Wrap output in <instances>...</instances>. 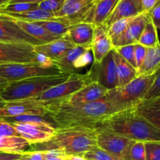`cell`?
I'll return each mask as SVG.
<instances>
[{"label": "cell", "instance_id": "1", "mask_svg": "<svg viewBox=\"0 0 160 160\" xmlns=\"http://www.w3.org/2000/svg\"><path fill=\"white\" fill-rule=\"evenodd\" d=\"M112 113V108L104 98L85 104H71L61 99L48 102L46 106V116L52 120L56 128L95 130Z\"/></svg>", "mask_w": 160, "mask_h": 160}, {"label": "cell", "instance_id": "2", "mask_svg": "<svg viewBox=\"0 0 160 160\" xmlns=\"http://www.w3.org/2000/svg\"><path fill=\"white\" fill-rule=\"evenodd\" d=\"M97 145L95 129L83 128H56L52 139L45 143L32 145L30 151L59 149L67 156H82L91 148Z\"/></svg>", "mask_w": 160, "mask_h": 160}, {"label": "cell", "instance_id": "3", "mask_svg": "<svg viewBox=\"0 0 160 160\" xmlns=\"http://www.w3.org/2000/svg\"><path fill=\"white\" fill-rule=\"evenodd\" d=\"M101 124L106 125L130 140L160 142V130L142 118L134 107L112 113Z\"/></svg>", "mask_w": 160, "mask_h": 160}, {"label": "cell", "instance_id": "4", "mask_svg": "<svg viewBox=\"0 0 160 160\" xmlns=\"http://www.w3.org/2000/svg\"><path fill=\"white\" fill-rule=\"evenodd\" d=\"M73 73H62L56 75L35 77L9 83L0 92V97L5 102L36 98L48 89L68 80Z\"/></svg>", "mask_w": 160, "mask_h": 160}, {"label": "cell", "instance_id": "5", "mask_svg": "<svg viewBox=\"0 0 160 160\" xmlns=\"http://www.w3.org/2000/svg\"><path fill=\"white\" fill-rule=\"evenodd\" d=\"M155 76L156 73L148 76H138L126 85L108 91L104 98L112 108V113L134 107L142 101Z\"/></svg>", "mask_w": 160, "mask_h": 160}, {"label": "cell", "instance_id": "6", "mask_svg": "<svg viewBox=\"0 0 160 160\" xmlns=\"http://www.w3.org/2000/svg\"><path fill=\"white\" fill-rule=\"evenodd\" d=\"M65 73L57 67L44 68L35 62L0 63V77L9 83L35 78V77L56 75Z\"/></svg>", "mask_w": 160, "mask_h": 160}, {"label": "cell", "instance_id": "7", "mask_svg": "<svg viewBox=\"0 0 160 160\" xmlns=\"http://www.w3.org/2000/svg\"><path fill=\"white\" fill-rule=\"evenodd\" d=\"M92 81H95V78L92 68L84 74L74 73L68 80L48 89L37 97L36 99L45 102L64 99Z\"/></svg>", "mask_w": 160, "mask_h": 160}, {"label": "cell", "instance_id": "8", "mask_svg": "<svg viewBox=\"0 0 160 160\" xmlns=\"http://www.w3.org/2000/svg\"><path fill=\"white\" fill-rule=\"evenodd\" d=\"M95 135L97 146L120 160H123L128 146L132 142L104 124H100L95 128Z\"/></svg>", "mask_w": 160, "mask_h": 160}, {"label": "cell", "instance_id": "9", "mask_svg": "<svg viewBox=\"0 0 160 160\" xmlns=\"http://www.w3.org/2000/svg\"><path fill=\"white\" fill-rule=\"evenodd\" d=\"M10 124L19 135L24 138L31 145L48 142L56 133V128L47 121H33Z\"/></svg>", "mask_w": 160, "mask_h": 160}, {"label": "cell", "instance_id": "10", "mask_svg": "<svg viewBox=\"0 0 160 160\" xmlns=\"http://www.w3.org/2000/svg\"><path fill=\"white\" fill-rule=\"evenodd\" d=\"M48 102L39 101L36 98L6 102L0 109V120L17 116L31 115L42 117L46 116V106Z\"/></svg>", "mask_w": 160, "mask_h": 160}, {"label": "cell", "instance_id": "11", "mask_svg": "<svg viewBox=\"0 0 160 160\" xmlns=\"http://www.w3.org/2000/svg\"><path fill=\"white\" fill-rule=\"evenodd\" d=\"M35 56L34 45L0 42V63L33 62Z\"/></svg>", "mask_w": 160, "mask_h": 160}, {"label": "cell", "instance_id": "12", "mask_svg": "<svg viewBox=\"0 0 160 160\" xmlns=\"http://www.w3.org/2000/svg\"><path fill=\"white\" fill-rule=\"evenodd\" d=\"M0 42L29 44L34 46L42 44L25 33L11 17L2 13H0Z\"/></svg>", "mask_w": 160, "mask_h": 160}, {"label": "cell", "instance_id": "13", "mask_svg": "<svg viewBox=\"0 0 160 160\" xmlns=\"http://www.w3.org/2000/svg\"><path fill=\"white\" fill-rule=\"evenodd\" d=\"M95 81L107 90L118 87L117 68L112 50H111L99 62L92 63Z\"/></svg>", "mask_w": 160, "mask_h": 160}, {"label": "cell", "instance_id": "14", "mask_svg": "<svg viewBox=\"0 0 160 160\" xmlns=\"http://www.w3.org/2000/svg\"><path fill=\"white\" fill-rule=\"evenodd\" d=\"M112 49L113 47L108 35V27L104 23L95 26L93 38L91 43L94 62H99Z\"/></svg>", "mask_w": 160, "mask_h": 160}, {"label": "cell", "instance_id": "15", "mask_svg": "<svg viewBox=\"0 0 160 160\" xmlns=\"http://www.w3.org/2000/svg\"><path fill=\"white\" fill-rule=\"evenodd\" d=\"M108 91L97 81H92L74 94L64 98V100L71 104L93 102L104 98Z\"/></svg>", "mask_w": 160, "mask_h": 160}, {"label": "cell", "instance_id": "16", "mask_svg": "<svg viewBox=\"0 0 160 160\" xmlns=\"http://www.w3.org/2000/svg\"><path fill=\"white\" fill-rule=\"evenodd\" d=\"M95 26L88 22H79L71 24L63 36L71 43L78 46L91 45L93 38Z\"/></svg>", "mask_w": 160, "mask_h": 160}, {"label": "cell", "instance_id": "17", "mask_svg": "<svg viewBox=\"0 0 160 160\" xmlns=\"http://www.w3.org/2000/svg\"><path fill=\"white\" fill-rule=\"evenodd\" d=\"M74 46L75 45L68 39L65 37H62L48 43L34 45V48L36 52L42 53L52 59L53 62H56Z\"/></svg>", "mask_w": 160, "mask_h": 160}, {"label": "cell", "instance_id": "18", "mask_svg": "<svg viewBox=\"0 0 160 160\" xmlns=\"http://www.w3.org/2000/svg\"><path fill=\"white\" fill-rule=\"evenodd\" d=\"M134 109L142 118L160 130V97L142 99Z\"/></svg>", "mask_w": 160, "mask_h": 160}, {"label": "cell", "instance_id": "19", "mask_svg": "<svg viewBox=\"0 0 160 160\" xmlns=\"http://www.w3.org/2000/svg\"><path fill=\"white\" fill-rule=\"evenodd\" d=\"M139 13L140 12L137 9L132 0H119L114 9L111 12L110 16L105 22L104 24H106L107 27H109L112 23L117 20H122V19L131 18Z\"/></svg>", "mask_w": 160, "mask_h": 160}, {"label": "cell", "instance_id": "20", "mask_svg": "<svg viewBox=\"0 0 160 160\" xmlns=\"http://www.w3.org/2000/svg\"><path fill=\"white\" fill-rule=\"evenodd\" d=\"M160 65V46L147 48L146 54L143 62L137 70L138 76H148L154 74L159 70Z\"/></svg>", "mask_w": 160, "mask_h": 160}, {"label": "cell", "instance_id": "21", "mask_svg": "<svg viewBox=\"0 0 160 160\" xmlns=\"http://www.w3.org/2000/svg\"><path fill=\"white\" fill-rule=\"evenodd\" d=\"M114 60L117 68L118 87H122L131 82L138 77L137 70L123 59L117 52L112 49Z\"/></svg>", "mask_w": 160, "mask_h": 160}, {"label": "cell", "instance_id": "22", "mask_svg": "<svg viewBox=\"0 0 160 160\" xmlns=\"http://www.w3.org/2000/svg\"><path fill=\"white\" fill-rule=\"evenodd\" d=\"M12 20L25 33L37 39L38 41L42 42V44L48 43V42L56 40V39L60 38L52 34L47 30H45L43 27L40 26L34 22L22 21V20H14V19H12Z\"/></svg>", "mask_w": 160, "mask_h": 160}, {"label": "cell", "instance_id": "23", "mask_svg": "<svg viewBox=\"0 0 160 160\" xmlns=\"http://www.w3.org/2000/svg\"><path fill=\"white\" fill-rule=\"evenodd\" d=\"M119 0H97L94 6L92 23L94 26L103 24L107 20Z\"/></svg>", "mask_w": 160, "mask_h": 160}, {"label": "cell", "instance_id": "24", "mask_svg": "<svg viewBox=\"0 0 160 160\" xmlns=\"http://www.w3.org/2000/svg\"><path fill=\"white\" fill-rule=\"evenodd\" d=\"M91 48V45L88 46H78L75 45L73 48L67 52L61 59L54 62L55 65L65 73H75L73 70V63L88 48Z\"/></svg>", "mask_w": 160, "mask_h": 160}, {"label": "cell", "instance_id": "25", "mask_svg": "<svg viewBox=\"0 0 160 160\" xmlns=\"http://www.w3.org/2000/svg\"><path fill=\"white\" fill-rule=\"evenodd\" d=\"M29 143L21 137L7 136L0 138V152L21 154L29 148Z\"/></svg>", "mask_w": 160, "mask_h": 160}, {"label": "cell", "instance_id": "26", "mask_svg": "<svg viewBox=\"0 0 160 160\" xmlns=\"http://www.w3.org/2000/svg\"><path fill=\"white\" fill-rule=\"evenodd\" d=\"M34 23L43 27L48 32L59 38L63 37L67 34L69 27L72 24L67 18L62 17H57L55 20L34 21Z\"/></svg>", "mask_w": 160, "mask_h": 160}, {"label": "cell", "instance_id": "27", "mask_svg": "<svg viewBox=\"0 0 160 160\" xmlns=\"http://www.w3.org/2000/svg\"><path fill=\"white\" fill-rule=\"evenodd\" d=\"M7 17H11L14 20H22L27 22H34L41 21V20H55L57 17L56 15L52 12L41 9L39 8L34 9V10L28 11V12H21V13H2Z\"/></svg>", "mask_w": 160, "mask_h": 160}, {"label": "cell", "instance_id": "28", "mask_svg": "<svg viewBox=\"0 0 160 160\" xmlns=\"http://www.w3.org/2000/svg\"><path fill=\"white\" fill-rule=\"evenodd\" d=\"M148 20V14L145 12H141L130 20L127 27L126 33L134 44L137 43Z\"/></svg>", "mask_w": 160, "mask_h": 160}, {"label": "cell", "instance_id": "29", "mask_svg": "<svg viewBox=\"0 0 160 160\" xmlns=\"http://www.w3.org/2000/svg\"><path fill=\"white\" fill-rule=\"evenodd\" d=\"M137 43L146 48H152L159 45V39H158V31L151 21L149 17Z\"/></svg>", "mask_w": 160, "mask_h": 160}, {"label": "cell", "instance_id": "30", "mask_svg": "<svg viewBox=\"0 0 160 160\" xmlns=\"http://www.w3.org/2000/svg\"><path fill=\"white\" fill-rule=\"evenodd\" d=\"M131 18L122 19V20H117V21L112 23L110 26L108 27V35L110 38L113 48H117V45H118L119 41L121 38L122 34L126 30L128 23Z\"/></svg>", "mask_w": 160, "mask_h": 160}, {"label": "cell", "instance_id": "31", "mask_svg": "<svg viewBox=\"0 0 160 160\" xmlns=\"http://www.w3.org/2000/svg\"><path fill=\"white\" fill-rule=\"evenodd\" d=\"M123 160H145V142L132 141L125 152Z\"/></svg>", "mask_w": 160, "mask_h": 160}, {"label": "cell", "instance_id": "32", "mask_svg": "<svg viewBox=\"0 0 160 160\" xmlns=\"http://www.w3.org/2000/svg\"><path fill=\"white\" fill-rule=\"evenodd\" d=\"M38 3L15 2L7 3L0 7V13H21L38 9Z\"/></svg>", "mask_w": 160, "mask_h": 160}, {"label": "cell", "instance_id": "33", "mask_svg": "<svg viewBox=\"0 0 160 160\" xmlns=\"http://www.w3.org/2000/svg\"><path fill=\"white\" fill-rule=\"evenodd\" d=\"M82 156L85 160H120L97 145L91 148Z\"/></svg>", "mask_w": 160, "mask_h": 160}, {"label": "cell", "instance_id": "34", "mask_svg": "<svg viewBox=\"0 0 160 160\" xmlns=\"http://www.w3.org/2000/svg\"><path fill=\"white\" fill-rule=\"evenodd\" d=\"M114 50L128 63L131 64L134 68L137 70L135 58H134V44L118 47V48H114Z\"/></svg>", "mask_w": 160, "mask_h": 160}, {"label": "cell", "instance_id": "35", "mask_svg": "<svg viewBox=\"0 0 160 160\" xmlns=\"http://www.w3.org/2000/svg\"><path fill=\"white\" fill-rule=\"evenodd\" d=\"M145 160H160V142H145Z\"/></svg>", "mask_w": 160, "mask_h": 160}, {"label": "cell", "instance_id": "36", "mask_svg": "<svg viewBox=\"0 0 160 160\" xmlns=\"http://www.w3.org/2000/svg\"><path fill=\"white\" fill-rule=\"evenodd\" d=\"M160 97V73L159 70L156 72V76L152 83L150 84L147 89L143 99H149V98H158Z\"/></svg>", "mask_w": 160, "mask_h": 160}, {"label": "cell", "instance_id": "37", "mask_svg": "<svg viewBox=\"0 0 160 160\" xmlns=\"http://www.w3.org/2000/svg\"><path fill=\"white\" fill-rule=\"evenodd\" d=\"M64 2L65 0H44L38 3V8L56 15L60 8L62 7Z\"/></svg>", "mask_w": 160, "mask_h": 160}, {"label": "cell", "instance_id": "38", "mask_svg": "<svg viewBox=\"0 0 160 160\" xmlns=\"http://www.w3.org/2000/svg\"><path fill=\"white\" fill-rule=\"evenodd\" d=\"M94 62L93 55H92L91 48H88L86 52H84L78 59L73 63V70L75 73H77L76 70L79 69L84 68L87 66L92 64Z\"/></svg>", "mask_w": 160, "mask_h": 160}, {"label": "cell", "instance_id": "39", "mask_svg": "<svg viewBox=\"0 0 160 160\" xmlns=\"http://www.w3.org/2000/svg\"><path fill=\"white\" fill-rule=\"evenodd\" d=\"M7 136L20 137L10 123H7L3 120H0V138L7 137Z\"/></svg>", "mask_w": 160, "mask_h": 160}, {"label": "cell", "instance_id": "40", "mask_svg": "<svg viewBox=\"0 0 160 160\" xmlns=\"http://www.w3.org/2000/svg\"><path fill=\"white\" fill-rule=\"evenodd\" d=\"M147 48L142 45L135 43L134 44V58H135L136 66H137V70L139 68L141 64L143 62L145 59V54H146Z\"/></svg>", "mask_w": 160, "mask_h": 160}, {"label": "cell", "instance_id": "41", "mask_svg": "<svg viewBox=\"0 0 160 160\" xmlns=\"http://www.w3.org/2000/svg\"><path fill=\"white\" fill-rule=\"evenodd\" d=\"M34 62L38 64L39 66L44 67V68H50V67H56L52 59H51L49 57L45 56V55L39 52H36L35 59H34Z\"/></svg>", "mask_w": 160, "mask_h": 160}, {"label": "cell", "instance_id": "42", "mask_svg": "<svg viewBox=\"0 0 160 160\" xmlns=\"http://www.w3.org/2000/svg\"><path fill=\"white\" fill-rule=\"evenodd\" d=\"M148 14L151 21L152 22V23L158 31L160 28V2L157 3L148 12Z\"/></svg>", "mask_w": 160, "mask_h": 160}, {"label": "cell", "instance_id": "43", "mask_svg": "<svg viewBox=\"0 0 160 160\" xmlns=\"http://www.w3.org/2000/svg\"><path fill=\"white\" fill-rule=\"evenodd\" d=\"M21 158L24 160H45L43 151H30L27 150L21 153Z\"/></svg>", "mask_w": 160, "mask_h": 160}, {"label": "cell", "instance_id": "44", "mask_svg": "<svg viewBox=\"0 0 160 160\" xmlns=\"http://www.w3.org/2000/svg\"><path fill=\"white\" fill-rule=\"evenodd\" d=\"M159 2V0H142V12L148 13V12Z\"/></svg>", "mask_w": 160, "mask_h": 160}, {"label": "cell", "instance_id": "45", "mask_svg": "<svg viewBox=\"0 0 160 160\" xmlns=\"http://www.w3.org/2000/svg\"><path fill=\"white\" fill-rule=\"evenodd\" d=\"M21 154H13L0 152V160H17L20 159Z\"/></svg>", "mask_w": 160, "mask_h": 160}, {"label": "cell", "instance_id": "46", "mask_svg": "<svg viewBox=\"0 0 160 160\" xmlns=\"http://www.w3.org/2000/svg\"><path fill=\"white\" fill-rule=\"evenodd\" d=\"M44 0H11L9 3H15V2H29V3H38V4Z\"/></svg>", "mask_w": 160, "mask_h": 160}, {"label": "cell", "instance_id": "47", "mask_svg": "<svg viewBox=\"0 0 160 160\" xmlns=\"http://www.w3.org/2000/svg\"><path fill=\"white\" fill-rule=\"evenodd\" d=\"M9 83L6 81V79H4L3 78L0 77V92H2L8 85H9Z\"/></svg>", "mask_w": 160, "mask_h": 160}, {"label": "cell", "instance_id": "48", "mask_svg": "<svg viewBox=\"0 0 160 160\" xmlns=\"http://www.w3.org/2000/svg\"><path fill=\"white\" fill-rule=\"evenodd\" d=\"M133 2L134 3V5H135L136 8H137V9L138 10V12H142V0H132Z\"/></svg>", "mask_w": 160, "mask_h": 160}, {"label": "cell", "instance_id": "49", "mask_svg": "<svg viewBox=\"0 0 160 160\" xmlns=\"http://www.w3.org/2000/svg\"><path fill=\"white\" fill-rule=\"evenodd\" d=\"M66 160H85L81 156H68Z\"/></svg>", "mask_w": 160, "mask_h": 160}, {"label": "cell", "instance_id": "50", "mask_svg": "<svg viewBox=\"0 0 160 160\" xmlns=\"http://www.w3.org/2000/svg\"><path fill=\"white\" fill-rule=\"evenodd\" d=\"M10 1L11 0H0V7L9 3Z\"/></svg>", "mask_w": 160, "mask_h": 160}, {"label": "cell", "instance_id": "51", "mask_svg": "<svg viewBox=\"0 0 160 160\" xmlns=\"http://www.w3.org/2000/svg\"><path fill=\"white\" fill-rule=\"evenodd\" d=\"M5 104H6V102L0 97V109H2L5 106Z\"/></svg>", "mask_w": 160, "mask_h": 160}, {"label": "cell", "instance_id": "52", "mask_svg": "<svg viewBox=\"0 0 160 160\" xmlns=\"http://www.w3.org/2000/svg\"><path fill=\"white\" fill-rule=\"evenodd\" d=\"M67 158H53V159H49L46 160H66L67 159Z\"/></svg>", "mask_w": 160, "mask_h": 160}, {"label": "cell", "instance_id": "53", "mask_svg": "<svg viewBox=\"0 0 160 160\" xmlns=\"http://www.w3.org/2000/svg\"><path fill=\"white\" fill-rule=\"evenodd\" d=\"M17 160H24V159H23V158H21V156H20V159H17Z\"/></svg>", "mask_w": 160, "mask_h": 160}]
</instances>
